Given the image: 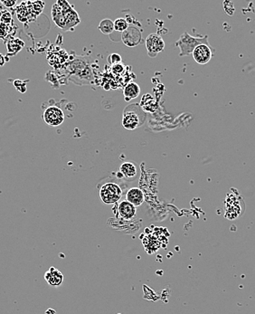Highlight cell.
Returning a JSON list of instances; mask_svg holds the SVG:
<instances>
[{"mask_svg": "<svg viewBox=\"0 0 255 314\" xmlns=\"http://www.w3.org/2000/svg\"><path fill=\"white\" fill-rule=\"evenodd\" d=\"M200 45H210L208 42V36L204 35L202 37H194L190 35L189 33L185 32L180 35L176 45L180 50L179 56H188L193 54L194 49Z\"/></svg>", "mask_w": 255, "mask_h": 314, "instance_id": "6da1fadb", "label": "cell"}, {"mask_svg": "<svg viewBox=\"0 0 255 314\" xmlns=\"http://www.w3.org/2000/svg\"><path fill=\"white\" fill-rule=\"evenodd\" d=\"M122 188L116 183H106L100 188V199L106 205L115 204L122 198Z\"/></svg>", "mask_w": 255, "mask_h": 314, "instance_id": "7a4b0ae2", "label": "cell"}, {"mask_svg": "<svg viewBox=\"0 0 255 314\" xmlns=\"http://www.w3.org/2000/svg\"><path fill=\"white\" fill-rule=\"evenodd\" d=\"M146 48L148 50V55L150 58H154L165 48L164 40L160 35L151 34L146 38Z\"/></svg>", "mask_w": 255, "mask_h": 314, "instance_id": "3957f363", "label": "cell"}, {"mask_svg": "<svg viewBox=\"0 0 255 314\" xmlns=\"http://www.w3.org/2000/svg\"><path fill=\"white\" fill-rule=\"evenodd\" d=\"M45 124L56 127L61 125L64 121V114L60 108L56 106L48 107L44 112Z\"/></svg>", "mask_w": 255, "mask_h": 314, "instance_id": "277c9868", "label": "cell"}, {"mask_svg": "<svg viewBox=\"0 0 255 314\" xmlns=\"http://www.w3.org/2000/svg\"><path fill=\"white\" fill-rule=\"evenodd\" d=\"M214 53L215 50L211 47V45H200L194 49L192 56L195 62L198 64L204 65L210 62Z\"/></svg>", "mask_w": 255, "mask_h": 314, "instance_id": "5b68a950", "label": "cell"}, {"mask_svg": "<svg viewBox=\"0 0 255 314\" xmlns=\"http://www.w3.org/2000/svg\"><path fill=\"white\" fill-rule=\"evenodd\" d=\"M122 42L128 47H134L142 42V33L136 28H128L122 34Z\"/></svg>", "mask_w": 255, "mask_h": 314, "instance_id": "8992f818", "label": "cell"}, {"mask_svg": "<svg viewBox=\"0 0 255 314\" xmlns=\"http://www.w3.org/2000/svg\"><path fill=\"white\" fill-rule=\"evenodd\" d=\"M143 123L139 119V114L134 111H128L123 113L122 118V125L128 130H133L139 128Z\"/></svg>", "mask_w": 255, "mask_h": 314, "instance_id": "52a82bcc", "label": "cell"}, {"mask_svg": "<svg viewBox=\"0 0 255 314\" xmlns=\"http://www.w3.org/2000/svg\"><path fill=\"white\" fill-rule=\"evenodd\" d=\"M118 214L122 219L125 220H130L133 219L137 214L136 207L128 202L127 200H124L119 204L118 206Z\"/></svg>", "mask_w": 255, "mask_h": 314, "instance_id": "ba28073f", "label": "cell"}, {"mask_svg": "<svg viewBox=\"0 0 255 314\" xmlns=\"http://www.w3.org/2000/svg\"><path fill=\"white\" fill-rule=\"evenodd\" d=\"M126 200L134 207H139L144 202V194L139 188H131L126 193Z\"/></svg>", "mask_w": 255, "mask_h": 314, "instance_id": "9c48e42d", "label": "cell"}, {"mask_svg": "<svg viewBox=\"0 0 255 314\" xmlns=\"http://www.w3.org/2000/svg\"><path fill=\"white\" fill-rule=\"evenodd\" d=\"M45 279L52 286H60L64 281V275L59 270L51 267L45 275Z\"/></svg>", "mask_w": 255, "mask_h": 314, "instance_id": "30bf717a", "label": "cell"}, {"mask_svg": "<svg viewBox=\"0 0 255 314\" xmlns=\"http://www.w3.org/2000/svg\"><path fill=\"white\" fill-rule=\"evenodd\" d=\"M52 18L54 22L56 23V26L66 30V21L65 17L64 15V12L61 9V7L57 5V3L53 6L52 8Z\"/></svg>", "mask_w": 255, "mask_h": 314, "instance_id": "8fae6325", "label": "cell"}, {"mask_svg": "<svg viewBox=\"0 0 255 314\" xmlns=\"http://www.w3.org/2000/svg\"><path fill=\"white\" fill-rule=\"evenodd\" d=\"M123 94H124L125 101H131L135 98L139 97V94H140V87H139V84H137L136 83L128 84L124 88Z\"/></svg>", "mask_w": 255, "mask_h": 314, "instance_id": "7c38bea8", "label": "cell"}, {"mask_svg": "<svg viewBox=\"0 0 255 314\" xmlns=\"http://www.w3.org/2000/svg\"><path fill=\"white\" fill-rule=\"evenodd\" d=\"M64 15L66 21V30L69 28H74L80 24V17L78 16V13L74 9H72V7L64 12Z\"/></svg>", "mask_w": 255, "mask_h": 314, "instance_id": "4fadbf2b", "label": "cell"}, {"mask_svg": "<svg viewBox=\"0 0 255 314\" xmlns=\"http://www.w3.org/2000/svg\"><path fill=\"white\" fill-rule=\"evenodd\" d=\"M120 171L126 179H132L137 175V168L131 162L122 163L120 167Z\"/></svg>", "mask_w": 255, "mask_h": 314, "instance_id": "5bb4252c", "label": "cell"}, {"mask_svg": "<svg viewBox=\"0 0 255 314\" xmlns=\"http://www.w3.org/2000/svg\"><path fill=\"white\" fill-rule=\"evenodd\" d=\"M140 105L147 112H154L156 108V101L150 94H145L142 97Z\"/></svg>", "mask_w": 255, "mask_h": 314, "instance_id": "9a60e30c", "label": "cell"}, {"mask_svg": "<svg viewBox=\"0 0 255 314\" xmlns=\"http://www.w3.org/2000/svg\"><path fill=\"white\" fill-rule=\"evenodd\" d=\"M98 28L100 32L104 34H111V33H113L115 31L114 30V22L108 18L101 20Z\"/></svg>", "mask_w": 255, "mask_h": 314, "instance_id": "2e32d148", "label": "cell"}, {"mask_svg": "<svg viewBox=\"0 0 255 314\" xmlns=\"http://www.w3.org/2000/svg\"><path fill=\"white\" fill-rule=\"evenodd\" d=\"M21 40L19 39H12L7 43L6 47H7V51H8V54H11V55H16L17 53H18L19 51L22 49L23 46L25 45V43L22 42L20 43Z\"/></svg>", "mask_w": 255, "mask_h": 314, "instance_id": "e0dca14e", "label": "cell"}, {"mask_svg": "<svg viewBox=\"0 0 255 314\" xmlns=\"http://www.w3.org/2000/svg\"><path fill=\"white\" fill-rule=\"evenodd\" d=\"M128 28V24L125 18H117L114 21V30L119 33H123Z\"/></svg>", "mask_w": 255, "mask_h": 314, "instance_id": "ac0fdd59", "label": "cell"}, {"mask_svg": "<svg viewBox=\"0 0 255 314\" xmlns=\"http://www.w3.org/2000/svg\"><path fill=\"white\" fill-rule=\"evenodd\" d=\"M108 62L110 63L112 66L122 63V56L119 54H111V56L108 57Z\"/></svg>", "mask_w": 255, "mask_h": 314, "instance_id": "d6986e66", "label": "cell"}, {"mask_svg": "<svg viewBox=\"0 0 255 314\" xmlns=\"http://www.w3.org/2000/svg\"><path fill=\"white\" fill-rule=\"evenodd\" d=\"M12 21V16L10 13H8V12H5L4 13V15H2L1 16V23H3V24H8V23H10Z\"/></svg>", "mask_w": 255, "mask_h": 314, "instance_id": "ffe728a7", "label": "cell"}, {"mask_svg": "<svg viewBox=\"0 0 255 314\" xmlns=\"http://www.w3.org/2000/svg\"><path fill=\"white\" fill-rule=\"evenodd\" d=\"M7 35L6 26L3 23H0V39H4Z\"/></svg>", "mask_w": 255, "mask_h": 314, "instance_id": "44dd1931", "label": "cell"}, {"mask_svg": "<svg viewBox=\"0 0 255 314\" xmlns=\"http://www.w3.org/2000/svg\"><path fill=\"white\" fill-rule=\"evenodd\" d=\"M123 70H124V66L122 63H119V64L112 66V71L114 73H122Z\"/></svg>", "mask_w": 255, "mask_h": 314, "instance_id": "7402d4cb", "label": "cell"}, {"mask_svg": "<svg viewBox=\"0 0 255 314\" xmlns=\"http://www.w3.org/2000/svg\"><path fill=\"white\" fill-rule=\"evenodd\" d=\"M1 3H2V5H4L6 7H13L17 4V1H15V0H3V1H1Z\"/></svg>", "mask_w": 255, "mask_h": 314, "instance_id": "603a6c76", "label": "cell"}, {"mask_svg": "<svg viewBox=\"0 0 255 314\" xmlns=\"http://www.w3.org/2000/svg\"><path fill=\"white\" fill-rule=\"evenodd\" d=\"M6 63V57L0 53V66H3Z\"/></svg>", "mask_w": 255, "mask_h": 314, "instance_id": "cb8c5ba5", "label": "cell"}, {"mask_svg": "<svg viewBox=\"0 0 255 314\" xmlns=\"http://www.w3.org/2000/svg\"><path fill=\"white\" fill-rule=\"evenodd\" d=\"M45 314H56V311H54V310H52V309H49V310L46 311Z\"/></svg>", "mask_w": 255, "mask_h": 314, "instance_id": "d4e9b609", "label": "cell"}, {"mask_svg": "<svg viewBox=\"0 0 255 314\" xmlns=\"http://www.w3.org/2000/svg\"></svg>", "mask_w": 255, "mask_h": 314, "instance_id": "484cf974", "label": "cell"}]
</instances>
